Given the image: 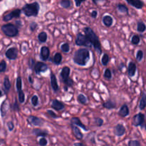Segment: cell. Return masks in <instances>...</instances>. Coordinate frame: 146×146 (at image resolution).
<instances>
[{
    "label": "cell",
    "mask_w": 146,
    "mask_h": 146,
    "mask_svg": "<svg viewBox=\"0 0 146 146\" xmlns=\"http://www.w3.org/2000/svg\"><path fill=\"white\" fill-rule=\"evenodd\" d=\"M90 59V52L86 48H79L74 54L73 60L78 65L84 66Z\"/></svg>",
    "instance_id": "cell-1"
},
{
    "label": "cell",
    "mask_w": 146,
    "mask_h": 146,
    "mask_svg": "<svg viewBox=\"0 0 146 146\" xmlns=\"http://www.w3.org/2000/svg\"><path fill=\"white\" fill-rule=\"evenodd\" d=\"M84 33H85V35L86 36L88 39L89 40L91 45L94 47L95 50L98 53V54H101V53H102L101 42H100L98 36L96 34V33L94 32V30H93L91 27H85V28L84 29Z\"/></svg>",
    "instance_id": "cell-2"
},
{
    "label": "cell",
    "mask_w": 146,
    "mask_h": 146,
    "mask_svg": "<svg viewBox=\"0 0 146 146\" xmlns=\"http://www.w3.org/2000/svg\"><path fill=\"white\" fill-rule=\"evenodd\" d=\"M39 4L38 2H34L31 4H27L24 6L21 11L24 15L27 17H37L39 12Z\"/></svg>",
    "instance_id": "cell-3"
},
{
    "label": "cell",
    "mask_w": 146,
    "mask_h": 146,
    "mask_svg": "<svg viewBox=\"0 0 146 146\" xmlns=\"http://www.w3.org/2000/svg\"><path fill=\"white\" fill-rule=\"evenodd\" d=\"M1 31L9 37L17 36L19 34V29L16 25L13 24H4L1 27Z\"/></svg>",
    "instance_id": "cell-4"
},
{
    "label": "cell",
    "mask_w": 146,
    "mask_h": 146,
    "mask_svg": "<svg viewBox=\"0 0 146 146\" xmlns=\"http://www.w3.org/2000/svg\"><path fill=\"white\" fill-rule=\"evenodd\" d=\"M76 44L77 46H84L87 47L92 46L86 36L81 33H78L77 34L76 38Z\"/></svg>",
    "instance_id": "cell-5"
},
{
    "label": "cell",
    "mask_w": 146,
    "mask_h": 146,
    "mask_svg": "<svg viewBox=\"0 0 146 146\" xmlns=\"http://www.w3.org/2000/svg\"><path fill=\"white\" fill-rule=\"evenodd\" d=\"M133 124L135 127H144V125H145V115L142 113H139L134 115L133 118Z\"/></svg>",
    "instance_id": "cell-6"
},
{
    "label": "cell",
    "mask_w": 146,
    "mask_h": 146,
    "mask_svg": "<svg viewBox=\"0 0 146 146\" xmlns=\"http://www.w3.org/2000/svg\"><path fill=\"white\" fill-rule=\"evenodd\" d=\"M21 10L19 9L13 10V11H11L9 14L4 15V17H3V20L4 21H11L14 18H19L20 15H21Z\"/></svg>",
    "instance_id": "cell-7"
},
{
    "label": "cell",
    "mask_w": 146,
    "mask_h": 146,
    "mask_svg": "<svg viewBox=\"0 0 146 146\" xmlns=\"http://www.w3.org/2000/svg\"><path fill=\"white\" fill-rule=\"evenodd\" d=\"M34 71L36 74H40L41 73H44L48 70V66L46 64L41 61H38L35 64L34 66Z\"/></svg>",
    "instance_id": "cell-8"
},
{
    "label": "cell",
    "mask_w": 146,
    "mask_h": 146,
    "mask_svg": "<svg viewBox=\"0 0 146 146\" xmlns=\"http://www.w3.org/2000/svg\"><path fill=\"white\" fill-rule=\"evenodd\" d=\"M27 121L29 123L34 126H42L44 125V121L40 118H38L34 115H29L27 118Z\"/></svg>",
    "instance_id": "cell-9"
},
{
    "label": "cell",
    "mask_w": 146,
    "mask_h": 146,
    "mask_svg": "<svg viewBox=\"0 0 146 146\" xmlns=\"http://www.w3.org/2000/svg\"><path fill=\"white\" fill-rule=\"evenodd\" d=\"M5 55L7 58L9 60H15L17 58V56H18V50L15 47H11L7 49L6 51Z\"/></svg>",
    "instance_id": "cell-10"
},
{
    "label": "cell",
    "mask_w": 146,
    "mask_h": 146,
    "mask_svg": "<svg viewBox=\"0 0 146 146\" xmlns=\"http://www.w3.org/2000/svg\"><path fill=\"white\" fill-rule=\"evenodd\" d=\"M50 56V50L47 46H42L40 51V58L42 61H46L48 59Z\"/></svg>",
    "instance_id": "cell-11"
},
{
    "label": "cell",
    "mask_w": 146,
    "mask_h": 146,
    "mask_svg": "<svg viewBox=\"0 0 146 146\" xmlns=\"http://www.w3.org/2000/svg\"><path fill=\"white\" fill-rule=\"evenodd\" d=\"M125 133V128L123 124L119 123L116 125L114 128V134L118 137H121Z\"/></svg>",
    "instance_id": "cell-12"
},
{
    "label": "cell",
    "mask_w": 146,
    "mask_h": 146,
    "mask_svg": "<svg viewBox=\"0 0 146 146\" xmlns=\"http://www.w3.org/2000/svg\"><path fill=\"white\" fill-rule=\"evenodd\" d=\"M51 107L56 111H59L65 108V105L61 101H59L57 99H54L53 100L52 103H51Z\"/></svg>",
    "instance_id": "cell-13"
},
{
    "label": "cell",
    "mask_w": 146,
    "mask_h": 146,
    "mask_svg": "<svg viewBox=\"0 0 146 146\" xmlns=\"http://www.w3.org/2000/svg\"><path fill=\"white\" fill-rule=\"evenodd\" d=\"M136 64L133 61L129 62L128 66V75L129 77H133L136 73Z\"/></svg>",
    "instance_id": "cell-14"
},
{
    "label": "cell",
    "mask_w": 146,
    "mask_h": 146,
    "mask_svg": "<svg viewBox=\"0 0 146 146\" xmlns=\"http://www.w3.org/2000/svg\"><path fill=\"white\" fill-rule=\"evenodd\" d=\"M70 72H71V69L68 66H64L61 69V73H60V76H61V79L63 81L66 80L67 78H69Z\"/></svg>",
    "instance_id": "cell-15"
},
{
    "label": "cell",
    "mask_w": 146,
    "mask_h": 146,
    "mask_svg": "<svg viewBox=\"0 0 146 146\" xmlns=\"http://www.w3.org/2000/svg\"><path fill=\"white\" fill-rule=\"evenodd\" d=\"M71 124L72 125H75L76 126L80 127L82 129H84L85 131H88V128L86 127V125L82 123V122L81 121L79 118H77V117H74V118H72L71 120Z\"/></svg>",
    "instance_id": "cell-16"
},
{
    "label": "cell",
    "mask_w": 146,
    "mask_h": 146,
    "mask_svg": "<svg viewBox=\"0 0 146 146\" xmlns=\"http://www.w3.org/2000/svg\"><path fill=\"white\" fill-rule=\"evenodd\" d=\"M50 79H51V85L52 87L53 90H54L55 92L58 91L59 89V87H58V82H57V78L56 76L54 74H53L52 72L51 73V76H50Z\"/></svg>",
    "instance_id": "cell-17"
},
{
    "label": "cell",
    "mask_w": 146,
    "mask_h": 146,
    "mask_svg": "<svg viewBox=\"0 0 146 146\" xmlns=\"http://www.w3.org/2000/svg\"><path fill=\"white\" fill-rule=\"evenodd\" d=\"M71 128H72V131L73 133H74V135H75L76 138L78 140L83 139V138H84V135H83V133H81V130L79 129V128L75 125H72V124H71Z\"/></svg>",
    "instance_id": "cell-18"
},
{
    "label": "cell",
    "mask_w": 146,
    "mask_h": 146,
    "mask_svg": "<svg viewBox=\"0 0 146 146\" xmlns=\"http://www.w3.org/2000/svg\"><path fill=\"white\" fill-rule=\"evenodd\" d=\"M127 2L130 4V5L133 6L135 8L138 9H141L143 7L144 4L143 1H141V0H126Z\"/></svg>",
    "instance_id": "cell-19"
},
{
    "label": "cell",
    "mask_w": 146,
    "mask_h": 146,
    "mask_svg": "<svg viewBox=\"0 0 146 146\" xmlns=\"http://www.w3.org/2000/svg\"><path fill=\"white\" fill-rule=\"evenodd\" d=\"M32 133L36 137H46L48 135V131L40 128H34L32 131Z\"/></svg>",
    "instance_id": "cell-20"
},
{
    "label": "cell",
    "mask_w": 146,
    "mask_h": 146,
    "mask_svg": "<svg viewBox=\"0 0 146 146\" xmlns=\"http://www.w3.org/2000/svg\"><path fill=\"white\" fill-rule=\"evenodd\" d=\"M130 113L129 108H128V106L126 104H124L121 106V109L118 111V114H119L120 116L121 117H127Z\"/></svg>",
    "instance_id": "cell-21"
},
{
    "label": "cell",
    "mask_w": 146,
    "mask_h": 146,
    "mask_svg": "<svg viewBox=\"0 0 146 146\" xmlns=\"http://www.w3.org/2000/svg\"><path fill=\"white\" fill-rule=\"evenodd\" d=\"M113 19L112 17L109 15L104 16V18H103V23H104V24L106 27H111L113 24Z\"/></svg>",
    "instance_id": "cell-22"
},
{
    "label": "cell",
    "mask_w": 146,
    "mask_h": 146,
    "mask_svg": "<svg viewBox=\"0 0 146 146\" xmlns=\"http://www.w3.org/2000/svg\"><path fill=\"white\" fill-rule=\"evenodd\" d=\"M103 106L106 109H113V108H116V104L115 102L112 101L111 100H108V101H106L105 103L103 104Z\"/></svg>",
    "instance_id": "cell-23"
},
{
    "label": "cell",
    "mask_w": 146,
    "mask_h": 146,
    "mask_svg": "<svg viewBox=\"0 0 146 146\" xmlns=\"http://www.w3.org/2000/svg\"><path fill=\"white\" fill-rule=\"evenodd\" d=\"M146 106V95L144 91L142 92V96H141V101L139 104V108L141 110H144Z\"/></svg>",
    "instance_id": "cell-24"
},
{
    "label": "cell",
    "mask_w": 146,
    "mask_h": 146,
    "mask_svg": "<svg viewBox=\"0 0 146 146\" xmlns=\"http://www.w3.org/2000/svg\"><path fill=\"white\" fill-rule=\"evenodd\" d=\"M62 61V55L60 53H56L55 55L54 56V58H53V62L56 64V65H60Z\"/></svg>",
    "instance_id": "cell-25"
},
{
    "label": "cell",
    "mask_w": 146,
    "mask_h": 146,
    "mask_svg": "<svg viewBox=\"0 0 146 146\" xmlns=\"http://www.w3.org/2000/svg\"><path fill=\"white\" fill-rule=\"evenodd\" d=\"M47 38H48V36L45 31H41V33L38 34V40L39 41V42L45 43L47 41Z\"/></svg>",
    "instance_id": "cell-26"
},
{
    "label": "cell",
    "mask_w": 146,
    "mask_h": 146,
    "mask_svg": "<svg viewBox=\"0 0 146 146\" xmlns=\"http://www.w3.org/2000/svg\"><path fill=\"white\" fill-rule=\"evenodd\" d=\"M11 83H10L9 78L8 77H5L4 80V91H6V93L8 92L9 91L11 88Z\"/></svg>",
    "instance_id": "cell-27"
},
{
    "label": "cell",
    "mask_w": 146,
    "mask_h": 146,
    "mask_svg": "<svg viewBox=\"0 0 146 146\" xmlns=\"http://www.w3.org/2000/svg\"><path fill=\"white\" fill-rule=\"evenodd\" d=\"M145 24L143 21H138V26H137V31L140 33H143L145 31Z\"/></svg>",
    "instance_id": "cell-28"
},
{
    "label": "cell",
    "mask_w": 146,
    "mask_h": 146,
    "mask_svg": "<svg viewBox=\"0 0 146 146\" xmlns=\"http://www.w3.org/2000/svg\"><path fill=\"white\" fill-rule=\"evenodd\" d=\"M77 100H78V101L80 103V104H83V105H86V104H87L86 97L82 94H80L78 96V97H77Z\"/></svg>",
    "instance_id": "cell-29"
},
{
    "label": "cell",
    "mask_w": 146,
    "mask_h": 146,
    "mask_svg": "<svg viewBox=\"0 0 146 146\" xmlns=\"http://www.w3.org/2000/svg\"><path fill=\"white\" fill-rule=\"evenodd\" d=\"M16 87H17V91H19L20 90L22 89V79L21 76H18L16 81Z\"/></svg>",
    "instance_id": "cell-30"
},
{
    "label": "cell",
    "mask_w": 146,
    "mask_h": 146,
    "mask_svg": "<svg viewBox=\"0 0 146 146\" xmlns=\"http://www.w3.org/2000/svg\"><path fill=\"white\" fill-rule=\"evenodd\" d=\"M60 5L63 7V8L68 9L71 7V2L70 0H61L60 2Z\"/></svg>",
    "instance_id": "cell-31"
},
{
    "label": "cell",
    "mask_w": 146,
    "mask_h": 146,
    "mask_svg": "<svg viewBox=\"0 0 146 146\" xmlns=\"http://www.w3.org/2000/svg\"><path fill=\"white\" fill-rule=\"evenodd\" d=\"M7 106V102H6V101H4V102H3L2 105H1V116L4 117V115H6V113H7V111H8L9 108L7 107V108H6Z\"/></svg>",
    "instance_id": "cell-32"
},
{
    "label": "cell",
    "mask_w": 146,
    "mask_h": 146,
    "mask_svg": "<svg viewBox=\"0 0 146 146\" xmlns=\"http://www.w3.org/2000/svg\"><path fill=\"white\" fill-rule=\"evenodd\" d=\"M18 97H19V102L20 104H23V103L25 101V94H24V91L22 90H20L19 91H18Z\"/></svg>",
    "instance_id": "cell-33"
},
{
    "label": "cell",
    "mask_w": 146,
    "mask_h": 146,
    "mask_svg": "<svg viewBox=\"0 0 146 146\" xmlns=\"http://www.w3.org/2000/svg\"><path fill=\"white\" fill-rule=\"evenodd\" d=\"M141 41V38H140V36L138 35H136V34H134L133 36L131 38V43L133 44H135V45H138V44Z\"/></svg>",
    "instance_id": "cell-34"
},
{
    "label": "cell",
    "mask_w": 146,
    "mask_h": 146,
    "mask_svg": "<svg viewBox=\"0 0 146 146\" xmlns=\"http://www.w3.org/2000/svg\"><path fill=\"white\" fill-rule=\"evenodd\" d=\"M118 11L121 13H128V7L126 6L123 5V4H118V7H117Z\"/></svg>",
    "instance_id": "cell-35"
},
{
    "label": "cell",
    "mask_w": 146,
    "mask_h": 146,
    "mask_svg": "<svg viewBox=\"0 0 146 146\" xmlns=\"http://www.w3.org/2000/svg\"><path fill=\"white\" fill-rule=\"evenodd\" d=\"M108 61H109V56L107 54H104L101 58V63L104 66H106L108 64Z\"/></svg>",
    "instance_id": "cell-36"
},
{
    "label": "cell",
    "mask_w": 146,
    "mask_h": 146,
    "mask_svg": "<svg viewBox=\"0 0 146 146\" xmlns=\"http://www.w3.org/2000/svg\"><path fill=\"white\" fill-rule=\"evenodd\" d=\"M61 50L63 52L68 53L70 51V46L68 43H64L61 46Z\"/></svg>",
    "instance_id": "cell-37"
},
{
    "label": "cell",
    "mask_w": 146,
    "mask_h": 146,
    "mask_svg": "<svg viewBox=\"0 0 146 146\" xmlns=\"http://www.w3.org/2000/svg\"><path fill=\"white\" fill-rule=\"evenodd\" d=\"M104 78L108 80L111 79V78H112V73H111V71L109 68H106L105 70V72H104Z\"/></svg>",
    "instance_id": "cell-38"
},
{
    "label": "cell",
    "mask_w": 146,
    "mask_h": 146,
    "mask_svg": "<svg viewBox=\"0 0 146 146\" xmlns=\"http://www.w3.org/2000/svg\"><path fill=\"white\" fill-rule=\"evenodd\" d=\"M63 82H64V85H65V87H67V88H68V87H71L74 84V81L70 78H68L66 80L63 81Z\"/></svg>",
    "instance_id": "cell-39"
},
{
    "label": "cell",
    "mask_w": 146,
    "mask_h": 146,
    "mask_svg": "<svg viewBox=\"0 0 146 146\" xmlns=\"http://www.w3.org/2000/svg\"><path fill=\"white\" fill-rule=\"evenodd\" d=\"M128 146H141V143L139 141L137 140H131L128 142Z\"/></svg>",
    "instance_id": "cell-40"
},
{
    "label": "cell",
    "mask_w": 146,
    "mask_h": 146,
    "mask_svg": "<svg viewBox=\"0 0 146 146\" xmlns=\"http://www.w3.org/2000/svg\"><path fill=\"white\" fill-rule=\"evenodd\" d=\"M7 69V63L4 60L0 62V73L4 72Z\"/></svg>",
    "instance_id": "cell-41"
},
{
    "label": "cell",
    "mask_w": 146,
    "mask_h": 146,
    "mask_svg": "<svg viewBox=\"0 0 146 146\" xmlns=\"http://www.w3.org/2000/svg\"><path fill=\"white\" fill-rule=\"evenodd\" d=\"M143 58V51L142 50H138L136 54V59L138 61H141Z\"/></svg>",
    "instance_id": "cell-42"
},
{
    "label": "cell",
    "mask_w": 146,
    "mask_h": 146,
    "mask_svg": "<svg viewBox=\"0 0 146 146\" xmlns=\"http://www.w3.org/2000/svg\"><path fill=\"white\" fill-rule=\"evenodd\" d=\"M31 104L34 106H37L38 104V98L37 96L34 95L33 96L32 98H31Z\"/></svg>",
    "instance_id": "cell-43"
},
{
    "label": "cell",
    "mask_w": 146,
    "mask_h": 146,
    "mask_svg": "<svg viewBox=\"0 0 146 146\" xmlns=\"http://www.w3.org/2000/svg\"><path fill=\"white\" fill-rule=\"evenodd\" d=\"M47 144H48V141L45 137H42L41 138H40L39 141H38V145L40 146H46Z\"/></svg>",
    "instance_id": "cell-44"
},
{
    "label": "cell",
    "mask_w": 146,
    "mask_h": 146,
    "mask_svg": "<svg viewBox=\"0 0 146 146\" xmlns=\"http://www.w3.org/2000/svg\"><path fill=\"white\" fill-rule=\"evenodd\" d=\"M46 112H47V113H48V115H49V116L51 117V118H54V119H56V118H59V116H58V115H57L54 112V111H51V110H47Z\"/></svg>",
    "instance_id": "cell-45"
},
{
    "label": "cell",
    "mask_w": 146,
    "mask_h": 146,
    "mask_svg": "<svg viewBox=\"0 0 146 146\" xmlns=\"http://www.w3.org/2000/svg\"><path fill=\"white\" fill-rule=\"evenodd\" d=\"M95 122H96V124L97 126L101 127V126H102L103 124H104V120L101 118H96Z\"/></svg>",
    "instance_id": "cell-46"
},
{
    "label": "cell",
    "mask_w": 146,
    "mask_h": 146,
    "mask_svg": "<svg viewBox=\"0 0 146 146\" xmlns=\"http://www.w3.org/2000/svg\"><path fill=\"white\" fill-rule=\"evenodd\" d=\"M12 108L14 111H20L19 106V104H18V103H17V101L16 98H15V102H14V105H13Z\"/></svg>",
    "instance_id": "cell-47"
},
{
    "label": "cell",
    "mask_w": 146,
    "mask_h": 146,
    "mask_svg": "<svg viewBox=\"0 0 146 146\" xmlns=\"http://www.w3.org/2000/svg\"><path fill=\"white\" fill-rule=\"evenodd\" d=\"M7 128L9 131H12L14 128V124L12 121H9L7 123Z\"/></svg>",
    "instance_id": "cell-48"
},
{
    "label": "cell",
    "mask_w": 146,
    "mask_h": 146,
    "mask_svg": "<svg viewBox=\"0 0 146 146\" xmlns=\"http://www.w3.org/2000/svg\"><path fill=\"white\" fill-rule=\"evenodd\" d=\"M37 27H38L37 24L34 21V22L31 23V24H30V30H31V31H34L36 30V29Z\"/></svg>",
    "instance_id": "cell-49"
},
{
    "label": "cell",
    "mask_w": 146,
    "mask_h": 146,
    "mask_svg": "<svg viewBox=\"0 0 146 146\" xmlns=\"http://www.w3.org/2000/svg\"><path fill=\"white\" fill-rule=\"evenodd\" d=\"M35 60L34 59V58H31L29 59V67L30 68H31V69H32L33 68H34V65H35Z\"/></svg>",
    "instance_id": "cell-50"
},
{
    "label": "cell",
    "mask_w": 146,
    "mask_h": 146,
    "mask_svg": "<svg viewBox=\"0 0 146 146\" xmlns=\"http://www.w3.org/2000/svg\"><path fill=\"white\" fill-rule=\"evenodd\" d=\"M76 2V6L77 7H80V5L81 4V3L83 2V1H86V0H74Z\"/></svg>",
    "instance_id": "cell-51"
},
{
    "label": "cell",
    "mask_w": 146,
    "mask_h": 146,
    "mask_svg": "<svg viewBox=\"0 0 146 146\" xmlns=\"http://www.w3.org/2000/svg\"><path fill=\"white\" fill-rule=\"evenodd\" d=\"M97 15H98V12H97V11H96V10H94V11H93L92 12H91V17L94 19H96L97 17Z\"/></svg>",
    "instance_id": "cell-52"
},
{
    "label": "cell",
    "mask_w": 146,
    "mask_h": 146,
    "mask_svg": "<svg viewBox=\"0 0 146 146\" xmlns=\"http://www.w3.org/2000/svg\"><path fill=\"white\" fill-rule=\"evenodd\" d=\"M124 67H125V64H124L123 63H121V64H120V65L118 66V69H119V71H122V69L124 68Z\"/></svg>",
    "instance_id": "cell-53"
},
{
    "label": "cell",
    "mask_w": 146,
    "mask_h": 146,
    "mask_svg": "<svg viewBox=\"0 0 146 146\" xmlns=\"http://www.w3.org/2000/svg\"><path fill=\"white\" fill-rule=\"evenodd\" d=\"M74 146H86L85 144L82 143H75Z\"/></svg>",
    "instance_id": "cell-54"
},
{
    "label": "cell",
    "mask_w": 146,
    "mask_h": 146,
    "mask_svg": "<svg viewBox=\"0 0 146 146\" xmlns=\"http://www.w3.org/2000/svg\"><path fill=\"white\" fill-rule=\"evenodd\" d=\"M93 1H94V3H95V4H98V3H100V2H102V1H106V0H92Z\"/></svg>",
    "instance_id": "cell-55"
},
{
    "label": "cell",
    "mask_w": 146,
    "mask_h": 146,
    "mask_svg": "<svg viewBox=\"0 0 146 146\" xmlns=\"http://www.w3.org/2000/svg\"><path fill=\"white\" fill-rule=\"evenodd\" d=\"M29 83H30V84H34V81H33L32 77H31V76H29Z\"/></svg>",
    "instance_id": "cell-56"
},
{
    "label": "cell",
    "mask_w": 146,
    "mask_h": 146,
    "mask_svg": "<svg viewBox=\"0 0 146 146\" xmlns=\"http://www.w3.org/2000/svg\"><path fill=\"white\" fill-rule=\"evenodd\" d=\"M16 24H17V25H18L19 27H21V26H22V24H21V21H16ZM17 25H16V26H17Z\"/></svg>",
    "instance_id": "cell-57"
},
{
    "label": "cell",
    "mask_w": 146,
    "mask_h": 146,
    "mask_svg": "<svg viewBox=\"0 0 146 146\" xmlns=\"http://www.w3.org/2000/svg\"><path fill=\"white\" fill-rule=\"evenodd\" d=\"M2 96V92H1V89H0V96Z\"/></svg>",
    "instance_id": "cell-58"
},
{
    "label": "cell",
    "mask_w": 146,
    "mask_h": 146,
    "mask_svg": "<svg viewBox=\"0 0 146 146\" xmlns=\"http://www.w3.org/2000/svg\"><path fill=\"white\" fill-rule=\"evenodd\" d=\"M1 1V0H0V1Z\"/></svg>",
    "instance_id": "cell-59"
}]
</instances>
